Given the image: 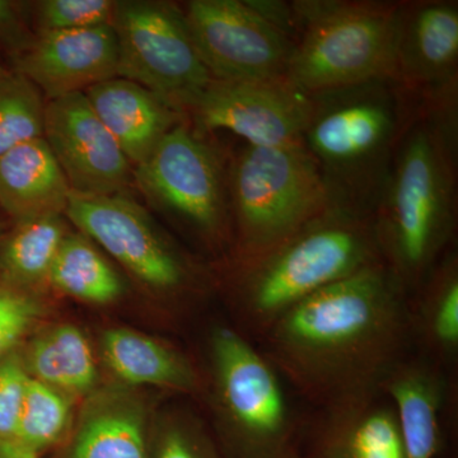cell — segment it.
I'll list each match as a JSON object with an SVG mask.
<instances>
[{
	"label": "cell",
	"instance_id": "7402d4cb",
	"mask_svg": "<svg viewBox=\"0 0 458 458\" xmlns=\"http://www.w3.org/2000/svg\"><path fill=\"white\" fill-rule=\"evenodd\" d=\"M412 343L445 373L458 358V256L454 247L409 298Z\"/></svg>",
	"mask_w": 458,
	"mask_h": 458
},
{
	"label": "cell",
	"instance_id": "f546056e",
	"mask_svg": "<svg viewBox=\"0 0 458 458\" xmlns=\"http://www.w3.org/2000/svg\"><path fill=\"white\" fill-rule=\"evenodd\" d=\"M44 315L40 301L29 291L0 279V360L17 351L18 344Z\"/></svg>",
	"mask_w": 458,
	"mask_h": 458
},
{
	"label": "cell",
	"instance_id": "d6a6232c",
	"mask_svg": "<svg viewBox=\"0 0 458 458\" xmlns=\"http://www.w3.org/2000/svg\"><path fill=\"white\" fill-rule=\"evenodd\" d=\"M0 458H40L21 447L18 443L0 438Z\"/></svg>",
	"mask_w": 458,
	"mask_h": 458
},
{
	"label": "cell",
	"instance_id": "8fae6325",
	"mask_svg": "<svg viewBox=\"0 0 458 458\" xmlns=\"http://www.w3.org/2000/svg\"><path fill=\"white\" fill-rule=\"evenodd\" d=\"M181 8L199 55L214 80L286 78L293 40L252 0H190Z\"/></svg>",
	"mask_w": 458,
	"mask_h": 458
},
{
	"label": "cell",
	"instance_id": "7c38bea8",
	"mask_svg": "<svg viewBox=\"0 0 458 458\" xmlns=\"http://www.w3.org/2000/svg\"><path fill=\"white\" fill-rule=\"evenodd\" d=\"M310 96L286 78L269 81L213 80L186 108L195 131L233 132L251 146L302 144Z\"/></svg>",
	"mask_w": 458,
	"mask_h": 458
},
{
	"label": "cell",
	"instance_id": "ba28073f",
	"mask_svg": "<svg viewBox=\"0 0 458 458\" xmlns=\"http://www.w3.org/2000/svg\"><path fill=\"white\" fill-rule=\"evenodd\" d=\"M135 183L150 203L188 225L209 246L233 247L228 165L185 122L135 165Z\"/></svg>",
	"mask_w": 458,
	"mask_h": 458
},
{
	"label": "cell",
	"instance_id": "83f0119b",
	"mask_svg": "<svg viewBox=\"0 0 458 458\" xmlns=\"http://www.w3.org/2000/svg\"><path fill=\"white\" fill-rule=\"evenodd\" d=\"M114 0H42L36 4L38 32L74 31L113 25Z\"/></svg>",
	"mask_w": 458,
	"mask_h": 458
},
{
	"label": "cell",
	"instance_id": "30bf717a",
	"mask_svg": "<svg viewBox=\"0 0 458 458\" xmlns=\"http://www.w3.org/2000/svg\"><path fill=\"white\" fill-rule=\"evenodd\" d=\"M113 27L119 47L117 77L149 89L185 114L213 80L199 55L180 5L120 0Z\"/></svg>",
	"mask_w": 458,
	"mask_h": 458
},
{
	"label": "cell",
	"instance_id": "4fadbf2b",
	"mask_svg": "<svg viewBox=\"0 0 458 458\" xmlns=\"http://www.w3.org/2000/svg\"><path fill=\"white\" fill-rule=\"evenodd\" d=\"M44 140L77 194H125L134 181V167L84 93L45 104Z\"/></svg>",
	"mask_w": 458,
	"mask_h": 458
},
{
	"label": "cell",
	"instance_id": "5b68a950",
	"mask_svg": "<svg viewBox=\"0 0 458 458\" xmlns=\"http://www.w3.org/2000/svg\"><path fill=\"white\" fill-rule=\"evenodd\" d=\"M294 49L286 80L306 95L393 75L400 2H289Z\"/></svg>",
	"mask_w": 458,
	"mask_h": 458
},
{
	"label": "cell",
	"instance_id": "ac0fdd59",
	"mask_svg": "<svg viewBox=\"0 0 458 458\" xmlns=\"http://www.w3.org/2000/svg\"><path fill=\"white\" fill-rule=\"evenodd\" d=\"M448 381L447 373L432 361L420 354H410L382 385L399 415L405 458L441 454V419Z\"/></svg>",
	"mask_w": 458,
	"mask_h": 458
},
{
	"label": "cell",
	"instance_id": "d4e9b609",
	"mask_svg": "<svg viewBox=\"0 0 458 458\" xmlns=\"http://www.w3.org/2000/svg\"><path fill=\"white\" fill-rule=\"evenodd\" d=\"M47 283L60 293L98 306L116 302L125 292L122 276L81 232L65 237Z\"/></svg>",
	"mask_w": 458,
	"mask_h": 458
},
{
	"label": "cell",
	"instance_id": "603a6c76",
	"mask_svg": "<svg viewBox=\"0 0 458 458\" xmlns=\"http://www.w3.org/2000/svg\"><path fill=\"white\" fill-rule=\"evenodd\" d=\"M31 378L66 396L92 394L98 384L95 355L77 327L60 324L38 334L22 354Z\"/></svg>",
	"mask_w": 458,
	"mask_h": 458
},
{
	"label": "cell",
	"instance_id": "d6986e66",
	"mask_svg": "<svg viewBox=\"0 0 458 458\" xmlns=\"http://www.w3.org/2000/svg\"><path fill=\"white\" fill-rule=\"evenodd\" d=\"M71 191L44 138L0 156V207L14 223L64 214Z\"/></svg>",
	"mask_w": 458,
	"mask_h": 458
},
{
	"label": "cell",
	"instance_id": "7a4b0ae2",
	"mask_svg": "<svg viewBox=\"0 0 458 458\" xmlns=\"http://www.w3.org/2000/svg\"><path fill=\"white\" fill-rule=\"evenodd\" d=\"M418 96L372 213L379 256L411 294L454 247L457 90Z\"/></svg>",
	"mask_w": 458,
	"mask_h": 458
},
{
	"label": "cell",
	"instance_id": "4dcf8cb0",
	"mask_svg": "<svg viewBox=\"0 0 458 458\" xmlns=\"http://www.w3.org/2000/svg\"><path fill=\"white\" fill-rule=\"evenodd\" d=\"M30 375L22 352L14 351L0 360V438H16L18 419Z\"/></svg>",
	"mask_w": 458,
	"mask_h": 458
},
{
	"label": "cell",
	"instance_id": "9a60e30c",
	"mask_svg": "<svg viewBox=\"0 0 458 458\" xmlns=\"http://www.w3.org/2000/svg\"><path fill=\"white\" fill-rule=\"evenodd\" d=\"M16 72L35 84L47 101L117 77L119 47L113 25L38 32L16 57Z\"/></svg>",
	"mask_w": 458,
	"mask_h": 458
},
{
	"label": "cell",
	"instance_id": "5bb4252c",
	"mask_svg": "<svg viewBox=\"0 0 458 458\" xmlns=\"http://www.w3.org/2000/svg\"><path fill=\"white\" fill-rule=\"evenodd\" d=\"M393 80L415 95L458 89V2L403 0Z\"/></svg>",
	"mask_w": 458,
	"mask_h": 458
},
{
	"label": "cell",
	"instance_id": "4316f807",
	"mask_svg": "<svg viewBox=\"0 0 458 458\" xmlns=\"http://www.w3.org/2000/svg\"><path fill=\"white\" fill-rule=\"evenodd\" d=\"M45 104L38 87L22 74L0 80V156L27 141L44 138Z\"/></svg>",
	"mask_w": 458,
	"mask_h": 458
},
{
	"label": "cell",
	"instance_id": "e575fe53",
	"mask_svg": "<svg viewBox=\"0 0 458 458\" xmlns=\"http://www.w3.org/2000/svg\"><path fill=\"white\" fill-rule=\"evenodd\" d=\"M4 72H0V80H2L3 75H4Z\"/></svg>",
	"mask_w": 458,
	"mask_h": 458
},
{
	"label": "cell",
	"instance_id": "1f68e13d",
	"mask_svg": "<svg viewBox=\"0 0 458 458\" xmlns=\"http://www.w3.org/2000/svg\"><path fill=\"white\" fill-rule=\"evenodd\" d=\"M33 36L27 31L16 3L0 0V45L17 57L29 47Z\"/></svg>",
	"mask_w": 458,
	"mask_h": 458
},
{
	"label": "cell",
	"instance_id": "e0dca14e",
	"mask_svg": "<svg viewBox=\"0 0 458 458\" xmlns=\"http://www.w3.org/2000/svg\"><path fill=\"white\" fill-rule=\"evenodd\" d=\"M84 95L132 167L146 161L165 135L185 122V114L125 78L96 84Z\"/></svg>",
	"mask_w": 458,
	"mask_h": 458
},
{
	"label": "cell",
	"instance_id": "d590c367",
	"mask_svg": "<svg viewBox=\"0 0 458 458\" xmlns=\"http://www.w3.org/2000/svg\"><path fill=\"white\" fill-rule=\"evenodd\" d=\"M438 457H439V456H438ZM438 457H437V458H438Z\"/></svg>",
	"mask_w": 458,
	"mask_h": 458
},
{
	"label": "cell",
	"instance_id": "52a82bcc",
	"mask_svg": "<svg viewBox=\"0 0 458 458\" xmlns=\"http://www.w3.org/2000/svg\"><path fill=\"white\" fill-rule=\"evenodd\" d=\"M233 247L228 260L267 251L331 208L303 144H243L228 164Z\"/></svg>",
	"mask_w": 458,
	"mask_h": 458
},
{
	"label": "cell",
	"instance_id": "cb8c5ba5",
	"mask_svg": "<svg viewBox=\"0 0 458 458\" xmlns=\"http://www.w3.org/2000/svg\"><path fill=\"white\" fill-rule=\"evenodd\" d=\"M64 214L17 222L0 242V279L29 291L47 283L60 247L68 236Z\"/></svg>",
	"mask_w": 458,
	"mask_h": 458
},
{
	"label": "cell",
	"instance_id": "ffe728a7",
	"mask_svg": "<svg viewBox=\"0 0 458 458\" xmlns=\"http://www.w3.org/2000/svg\"><path fill=\"white\" fill-rule=\"evenodd\" d=\"M150 433L140 401L106 391L89 401L63 458H149Z\"/></svg>",
	"mask_w": 458,
	"mask_h": 458
},
{
	"label": "cell",
	"instance_id": "836d02e7",
	"mask_svg": "<svg viewBox=\"0 0 458 458\" xmlns=\"http://www.w3.org/2000/svg\"><path fill=\"white\" fill-rule=\"evenodd\" d=\"M292 458H304V457L302 456V454H301V452L298 451L297 454H295L294 456Z\"/></svg>",
	"mask_w": 458,
	"mask_h": 458
},
{
	"label": "cell",
	"instance_id": "2e32d148",
	"mask_svg": "<svg viewBox=\"0 0 458 458\" xmlns=\"http://www.w3.org/2000/svg\"><path fill=\"white\" fill-rule=\"evenodd\" d=\"M304 458H405L399 415L384 390L318 409L304 421Z\"/></svg>",
	"mask_w": 458,
	"mask_h": 458
},
{
	"label": "cell",
	"instance_id": "277c9868",
	"mask_svg": "<svg viewBox=\"0 0 458 458\" xmlns=\"http://www.w3.org/2000/svg\"><path fill=\"white\" fill-rule=\"evenodd\" d=\"M379 261L372 216L328 208L267 251L227 260L234 327L258 343L307 298Z\"/></svg>",
	"mask_w": 458,
	"mask_h": 458
},
{
	"label": "cell",
	"instance_id": "f1b7e54d",
	"mask_svg": "<svg viewBox=\"0 0 458 458\" xmlns=\"http://www.w3.org/2000/svg\"><path fill=\"white\" fill-rule=\"evenodd\" d=\"M149 458H225L212 439L188 418L165 419L150 433Z\"/></svg>",
	"mask_w": 458,
	"mask_h": 458
},
{
	"label": "cell",
	"instance_id": "8992f818",
	"mask_svg": "<svg viewBox=\"0 0 458 458\" xmlns=\"http://www.w3.org/2000/svg\"><path fill=\"white\" fill-rule=\"evenodd\" d=\"M208 358L223 457H293L304 420L260 348L236 327L219 325L210 331Z\"/></svg>",
	"mask_w": 458,
	"mask_h": 458
},
{
	"label": "cell",
	"instance_id": "6da1fadb",
	"mask_svg": "<svg viewBox=\"0 0 458 458\" xmlns=\"http://www.w3.org/2000/svg\"><path fill=\"white\" fill-rule=\"evenodd\" d=\"M412 345L409 295L382 261L307 298L258 342L318 409L382 390Z\"/></svg>",
	"mask_w": 458,
	"mask_h": 458
},
{
	"label": "cell",
	"instance_id": "44dd1931",
	"mask_svg": "<svg viewBox=\"0 0 458 458\" xmlns=\"http://www.w3.org/2000/svg\"><path fill=\"white\" fill-rule=\"evenodd\" d=\"M108 369L131 386H153L177 394H200L204 379L188 355L170 344L131 328L106 330L101 340Z\"/></svg>",
	"mask_w": 458,
	"mask_h": 458
},
{
	"label": "cell",
	"instance_id": "3957f363",
	"mask_svg": "<svg viewBox=\"0 0 458 458\" xmlns=\"http://www.w3.org/2000/svg\"><path fill=\"white\" fill-rule=\"evenodd\" d=\"M417 99L393 78L310 95L302 144L331 207L372 216Z\"/></svg>",
	"mask_w": 458,
	"mask_h": 458
},
{
	"label": "cell",
	"instance_id": "484cf974",
	"mask_svg": "<svg viewBox=\"0 0 458 458\" xmlns=\"http://www.w3.org/2000/svg\"><path fill=\"white\" fill-rule=\"evenodd\" d=\"M71 424V397L30 377L14 442L41 458L64 443Z\"/></svg>",
	"mask_w": 458,
	"mask_h": 458
},
{
	"label": "cell",
	"instance_id": "9c48e42d",
	"mask_svg": "<svg viewBox=\"0 0 458 458\" xmlns=\"http://www.w3.org/2000/svg\"><path fill=\"white\" fill-rule=\"evenodd\" d=\"M64 216L159 297L182 300L203 286L200 267L165 237L141 205L125 194L71 191Z\"/></svg>",
	"mask_w": 458,
	"mask_h": 458
}]
</instances>
